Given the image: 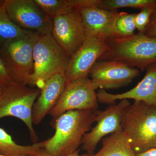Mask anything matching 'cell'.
Wrapping results in <instances>:
<instances>
[{
	"label": "cell",
	"mask_w": 156,
	"mask_h": 156,
	"mask_svg": "<svg viewBox=\"0 0 156 156\" xmlns=\"http://www.w3.org/2000/svg\"><path fill=\"white\" fill-rule=\"evenodd\" d=\"M97 110L69 111L53 119L55 133L42 142L34 144L50 155L66 156L74 153L82 144L84 135L95 122Z\"/></svg>",
	"instance_id": "6da1fadb"
},
{
	"label": "cell",
	"mask_w": 156,
	"mask_h": 156,
	"mask_svg": "<svg viewBox=\"0 0 156 156\" xmlns=\"http://www.w3.org/2000/svg\"><path fill=\"white\" fill-rule=\"evenodd\" d=\"M106 41L109 49L98 61L119 62L144 71L156 63V37L138 32L127 38H110Z\"/></svg>",
	"instance_id": "7a4b0ae2"
},
{
	"label": "cell",
	"mask_w": 156,
	"mask_h": 156,
	"mask_svg": "<svg viewBox=\"0 0 156 156\" xmlns=\"http://www.w3.org/2000/svg\"><path fill=\"white\" fill-rule=\"evenodd\" d=\"M122 127L135 154L156 148V108L134 101L123 111Z\"/></svg>",
	"instance_id": "3957f363"
},
{
	"label": "cell",
	"mask_w": 156,
	"mask_h": 156,
	"mask_svg": "<svg viewBox=\"0 0 156 156\" xmlns=\"http://www.w3.org/2000/svg\"><path fill=\"white\" fill-rule=\"evenodd\" d=\"M33 56L34 72L27 85L41 90L51 77L64 74L71 57L58 44L51 34L40 37L34 46Z\"/></svg>",
	"instance_id": "277c9868"
},
{
	"label": "cell",
	"mask_w": 156,
	"mask_h": 156,
	"mask_svg": "<svg viewBox=\"0 0 156 156\" xmlns=\"http://www.w3.org/2000/svg\"><path fill=\"white\" fill-rule=\"evenodd\" d=\"M41 89L12 82L5 87L0 95V119L7 117L17 118L28 128L31 140L38 142V136L34 129L32 113Z\"/></svg>",
	"instance_id": "5b68a950"
},
{
	"label": "cell",
	"mask_w": 156,
	"mask_h": 156,
	"mask_svg": "<svg viewBox=\"0 0 156 156\" xmlns=\"http://www.w3.org/2000/svg\"><path fill=\"white\" fill-rule=\"evenodd\" d=\"M40 36L31 33L7 42L0 48V56L13 82L27 86L34 72V46Z\"/></svg>",
	"instance_id": "8992f818"
},
{
	"label": "cell",
	"mask_w": 156,
	"mask_h": 156,
	"mask_svg": "<svg viewBox=\"0 0 156 156\" xmlns=\"http://www.w3.org/2000/svg\"><path fill=\"white\" fill-rule=\"evenodd\" d=\"M4 5L10 19L20 28L41 36L51 34L53 18L34 0H5Z\"/></svg>",
	"instance_id": "52a82bcc"
},
{
	"label": "cell",
	"mask_w": 156,
	"mask_h": 156,
	"mask_svg": "<svg viewBox=\"0 0 156 156\" xmlns=\"http://www.w3.org/2000/svg\"><path fill=\"white\" fill-rule=\"evenodd\" d=\"M51 34L63 50L71 56L86 40L85 27L78 8H71L53 18Z\"/></svg>",
	"instance_id": "ba28073f"
},
{
	"label": "cell",
	"mask_w": 156,
	"mask_h": 156,
	"mask_svg": "<svg viewBox=\"0 0 156 156\" xmlns=\"http://www.w3.org/2000/svg\"><path fill=\"white\" fill-rule=\"evenodd\" d=\"M97 93L91 79L82 78L66 84L64 91L49 114L53 119L76 110H98Z\"/></svg>",
	"instance_id": "9c48e42d"
},
{
	"label": "cell",
	"mask_w": 156,
	"mask_h": 156,
	"mask_svg": "<svg viewBox=\"0 0 156 156\" xmlns=\"http://www.w3.org/2000/svg\"><path fill=\"white\" fill-rule=\"evenodd\" d=\"M130 103L128 99H123L119 103L110 105L104 110H97L96 125L84 135L82 140V149L89 155H92L101 140L108 134L122 130V119L123 111Z\"/></svg>",
	"instance_id": "30bf717a"
},
{
	"label": "cell",
	"mask_w": 156,
	"mask_h": 156,
	"mask_svg": "<svg viewBox=\"0 0 156 156\" xmlns=\"http://www.w3.org/2000/svg\"><path fill=\"white\" fill-rule=\"evenodd\" d=\"M140 70L115 61H97L89 75L93 87L97 89L110 90L128 86L140 75Z\"/></svg>",
	"instance_id": "8fae6325"
},
{
	"label": "cell",
	"mask_w": 156,
	"mask_h": 156,
	"mask_svg": "<svg viewBox=\"0 0 156 156\" xmlns=\"http://www.w3.org/2000/svg\"><path fill=\"white\" fill-rule=\"evenodd\" d=\"M108 49L104 40L94 37L86 38L81 48L71 57L64 73L66 84L88 77L92 66Z\"/></svg>",
	"instance_id": "7c38bea8"
},
{
	"label": "cell",
	"mask_w": 156,
	"mask_h": 156,
	"mask_svg": "<svg viewBox=\"0 0 156 156\" xmlns=\"http://www.w3.org/2000/svg\"><path fill=\"white\" fill-rule=\"evenodd\" d=\"M142 80L134 88L121 94L109 93L106 90L99 89L97 93L98 102L110 105L117 100L131 99L141 101L156 108V63L151 65L145 70Z\"/></svg>",
	"instance_id": "4fadbf2b"
},
{
	"label": "cell",
	"mask_w": 156,
	"mask_h": 156,
	"mask_svg": "<svg viewBox=\"0 0 156 156\" xmlns=\"http://www.w3.org/2000/svg\"><path fill=\"white\" fill-rule=\"evenodd\" d=\"M79 9L84 23L86 39L94 37L106 41L112 37L113 24L118 10L109 11L97 6Z\"/></svg>",
	"instance_id": "5bb4252c"
},
{
	"label": "cell",
	"mask_w": 156,
	"mask_h": 156,
	"mask_svg": "<svg viewBox=\"0 0 156 156\" xmlns=\"http://www.w3.org/2000/svg\"><path fill=\"white\" fill-rule=\"evenodd\" d=\"M66 85L64 74H57L46 81L41 94L34 104L33 123L38 125L55 106Z\"/></svg>",
	"instance_id": "9a60e30c"
},
{
	"label": "cell",
	"mask_w": 156,
	"mask_h": 156,
	"mask_svg": "<svg viewBox=\"0 0 156 156\" xmlns=\"http://www.w3.org/2000/svg\"><path fill=\"white\" fill-rule=\"evenodd\" d=\"M102 147L89 156H136L122 130L101 139Z\"/></svg>",
	"instance_id": "2e32d148"
},
{
	"label": "cell",
	"mask_w": 156,
	"mask_h": 156,
	"mask_svg": "<svg viewBox=\"0 0 156 156\" xmlns=\"http://www.w3.org/2000/svg\"><path fill=\"white\" fill-rule=\"evenodd\" d=\"M4 3L0 5V48L7 42L33 33L20 28L11 20Z\"/></svg>",
	"instance_id": "e0dca14e"
},
{
	"label": "cell",
	"mask_w": 156,
	"mask_h": 156,
	"mask_svg": "<svg viewBox=\"0 0 156 156\" xmlns=\"http://www.w3.org/2000/svg\"><path fill=\"white\" fill-rule=\"evenodd\" d=\"M41 148L34 144L23 146L15 143L10 134L0 128V154L6 156L37 155Z\"/></svg>",
	"instance_id": "ac0fdd59"
},
{
	"label": "cell",
	"mask_w": 156,
	"mask_h": 156,
	"mask_svg": "<svg viewBox=\"0 0 156 156\" xmlns=\"http://www.w3.org/2000/svg\"><path fill=\"white\" fill-rule=\"evenodd\" d=\"M135 14H129L124 11L119 12L113 24L111 38H123L135 34L134 31L136 28L134 18Z\"/></svg>",
	"instance_id": "d6986e66"
},
{
	"label": "cell",
	"mask_w": 156,
	"mask_h": 156,
	"mask_svg": "<svg viewBox=\"0 0 156 156\" xmlns=\"http://www.w3.org/2000/svg\"><path fill=\"white\" fill-rule=\"evenodd\" d=\"M156 5V0H99L98 8L115 11L123 8H131L140 10L151 5Z\"/></svg>",
	"instance_id": "ffe728a7"
},
{
	"label": "cell",
	"mask_w": 156,
	"mask_h": 156,
	"mask_svg": "<svg viewBox=\"0 0 156 156\" xmlns=\"http://www.w3.org/2000/svg\"><path fill=\"white\" fill-rule=\"evenodd\" d=\"M45 14L53 18L74 8L72 0H34Z\"/></svg>",
	"instance_id": "44dd1931"
},
{
	"label": "cell",
	"mask_w": 156,
	"mask_h": 156,
	"mask_svg": "<svg viewBox=\"0 0 156 156\" xmlns=\"http://www.w3.org/2000/svg\"><path fill=\"white\" fill-rule=\"evenodd\" d=\"M156 11V5H151L142 8L139 13L135 14L134 22L138 32H144L149 23L152 14Z\"/></svg>",
	"instance_id": "7402d4cb"
},
{
	"label": "cell",
	"mask_w": 156,
	"mask_h": 156,
	"mask_svg": "<svg viewBox=\"0 0 156 156\" xmlns=\"http://www.w3.org/2000/svg\"><path fill=\"white\" fill-rule=\"evenodd\" d=\"M12 82L11 76L0 56V86L5 87Z\"/></svg>",
	"instance_id": "603a6c76"
},
{
	"label": "cell",
	"mask_w": 156,
	"mask_h": 156,
	"mask_svg": "<svg viewBox=\"0 0 156 156\" xmlns=\"http://www.w3.org/2000/svg\"><path fill=\"white\" fill-rule=\"evenodd\" d=\"M143 33L147 36L156 37V11L152 14L149 23Z\"/></svg>",
	"instance_id": "cb8c5ba5"
},
{
	"label": "cell",
	"mask_w": 156,
	"mask_h": 156,
	"mask_svg": "<svg viewBox=\"0 0 156 156\" xmlns=\"http://www.w3.org/2000/svg\"><path fill=\"white\" fill-rule=\"evenodd\" d=\"M79 150H77L74 153L71 154L69 155L66 156H89V154H79ZM37 155L38 156H54L50 155L48 154L45 152V151L43 149H41L39 151L38 154Z\"/></svg>",
	"instance_id": "d4e9b609"
},
{
	"label": "cell",
	"mask_w": 156,
	"mask_h": 156,
	"mask_svg": "<svg viewBox=\"0 0 156 156\" xmlns=\"http://www.w3.org/2000/svg\"><path fill=\"white\" fill-rule=\"evenodd\" d=\"M136 156H156V148L152 149L141 153L136 154Z\"/></svg>",
	"instance_id": "484cf974"
},
{
	"label": "cell",
	"mask_w": 156,
	"mask_h": 156,
	"mask_svg": "<svg viewBox=\"0 0 156 156\" xmlns=\"http://www.w3.org/2000/svg\"><path fill=\"white\" fill-rule=\"evenodd\" d=\"M5 87H2L0 86V95H2V93L4 91V89H5Z\"/></svg>",
	"instance_id": "4316f807"
},
{
	"label": "cell",
	"mask_w": 156,
	"mask_h": 156,
	"mask_svg": "<svg viewBox=\"0 0 156 156\" xmlns=\"http://www.w3.org/2000/svg\"><path fill=\"white\" fill-rule=\"evenodd\" d=\"M0 156H30L29 155H18V156H6L4 155L0 154Z\"/></svg>",
	"instance_id": "83f0119b"
},
{
	"label": "cell",
	"mask_w": 156,
	"mask_h": 156,
	"mask_svg": "<svg viewBox=\"0 0 156 156\" xmlns=\"http://www.w3.org/2000/svg\"><path fill=\"white\" fill-rule=\"evenodd\" d=\"M5 0H0V5L5 3Z\"/></svg>",
	"instance_id": "f1b7e54d"
},
{
	"label": "cell",
	"mask_w": 156,
	"mask_h": 156,
	"mask_svg": "<svg viewBox=\"0 0 156 156\" xmlns=\"http://www.w3.org/2000/svg\"><path fill=\"white\" fill-rule=\"evenodd\" d=\"M30 156H38L37 155H35V154H31L30 155Z\"/></svg>",
	"instance_id": "f546056e"
}]
</instances>
